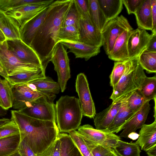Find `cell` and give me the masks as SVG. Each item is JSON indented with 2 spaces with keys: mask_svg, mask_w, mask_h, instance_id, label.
Returning <instances> with one entry per match:
<instances>
[{
  "mask_svg": "<svg viewBox=\"0 0 156 156\" xmlns=\"http://www.w3.org/2000/svg\"><path fill=\"white\" fill-rule=\"evenodd\" d=\"M72 0L54 1L51 7L36 34L30 47L38 56L41 68L45 70L57 43L59 30Z\"/></svg>",
  "mask_w": 156,
  "mask_h": 156,
  "instance_id": "6da1fadb",
  "label": "cell"
},
{
  "mask_svg": "<svg viewBox=\"0 0 156 156\" xmlns=\"http://www.w3.org/2000/svg\"><path fill=\"white\" fill-rule=\"evenodd\" d=\"M11 119L18 126L21 140L36 154L45 150L58 137L59 131L56 122L29 117L20 111H11Z\"/></svg>",
  "mask_w": 156,
  "mask_h": 156,
  "instance_id": "7a4b0ae2",
  "label": "cell"
},
{
  "mask_svg": "<svg viewBox=\"0 0 156 156\" xmlns=\"http://www.w3.org/2000/svg\"><path fill=\"white\" fill-rule=\"evenodd\" d=\"M56 120L60 133H69L80 126L83 113L78 98L61 96L55 105Z\"/></svg>",
  "mask_w": 156,
  "mask_h": 156,
  "instance_id": "3957f363",
  "label": "cell"
},
{
  "mask_svg": "<svg viewBox=\"0 0 156 156\" xmlns=\"http://www.w3.org/2000/svg\"><path fill=\"white\" fill-rule=\"evenodd\" d=\"M137 57L128 60L123 75L113 88L110 98L112 102L140 89L147 76L144 69L138 62Z\"/></svg>",
  "mask_w": 156,
  "mask_h": 156,
  "instance_id": "277c9868",
  "label": "cell"
},
{
  "mask_svg": "<svg viewBox=\"0 0 156 156\" xmlns=\"http://www.w3.org/2000/svg\"><path fill=\"white\" fill-rule=\"evenodd\" d=\"M77 131L87 144H93L114 148L120 136L105 130L94 129L90 125L80 126Z\"/></svg>",
  "mask_w": 156,
  "mask_h": 156,
  "instance_id": "5b68a950",
  "label": "cell"
},
{
  "mask_svg": "<svg viewBox=\"0 0 156 156\" xmlns=\"http://www.w3.org/2000/svg\"><path fill=\"white\" fill-rule=\"evenodd\" d=\"M50 61L53 64L54 70L58 76V83L62 92L66 89L67 82L70 78L69 60L67 52L62 44L60 42L55 45Z\"/></svg>",
  "mask_w": 156,
  "mask_h": 156,
  "instance_id": "8992f818",
  "label": "cell"
},
{
  "mask_svg": "<svg viewBox=\"0 0 156 156\" xmlns=\"http://www.w3.org/2000/svg\"><path fill=\"white\" fill-rule=\"evenodd\" d=\"M13 101L12 107L20 111L30 103L42 97H47L54 101L56 95L41 92L29 87L27 84L12 86Z\"/></svg>",
  "mask_w": 156,
  "mask_h": 156,
  "instance_id": "52a82bcc",
  "label": "cell"
},
{
  "mask_svg": "<svg viewBox=\"0 0 156 156\" xmlns=\"http://www.w3.org/2000/svg\"><path fill=\"white\" fill-rule=\"evenodd\" d=\"M131 28L127 19L122 15L108 21L101 32L102 46L107 55L118 37L124 31Z\"/></svg>",
  "mask_w": 156,
  "mask_h": 156,
  "instance_id": "ba28073f",
  "label": "cell"
},
{
  "mask_svg": "<svg viewBox=\"0 0 156 156\" xmlns=\"http://www.w3.org/2000/svg\"><path fill=\"white\" fill-rule=\"evenodd\" d=\"M0 63L8 76L21 73L37 70L41 67L23 62L12 54L8 49L6 41L0 43Z\"/></svg>",
  "mask_w": 156,
  "mask_h": 156,
  "instance_id": "9c48e42d",
  "label": "cell"
},
{
  "mask_svg": "<svg viewBox=\"0 0 156 156\" xmlns=\"http://www.w3.org/2000/svg\"><path fill=\"white\" fill-rule=\"evenodd\" d=\"M20 111L35 119L56 122L55 105L46 97L38 98Z\"/></svg>",
  "mask_w": 156,
  "mask_h": 156,
  "instance_id": "30bf717a",
  "label": "cell"
},
{
  "mask_svg": "<svg viewBox=\"0 0 156 156\" xmlns=\"http://www.w3.org/2000/svg\"><path fill=\"white\" fill-rule=\"evenodd\" d=\"M75 87L83 115L94 118L96 114L95 105L87 77L83 73H80L77 75Z\"/></svg>",
  "mask_w": 156,
  "mask_h": 156,
  "instance_id": "8fae6325",
  "label": "cell"
},
{
  "mask_svg": "<svg viewBox=\"0 0 156 156\" xmlns=\"http://www.w3.org/2000/svg\"><path fill=\"white\" fill-rule=\"evenodd\" d=\"M6 42L9 51L19 59L41 68V62L36 53L21 39L7 40Z\"/></svg>",
  "mask_w": 156,
  "mask_h": 156,
  "instance_id": "7c38bea8",
  "label": "cell"
},
{
  "mask_svg": "<svg viewBox=\"0 0 156 156\" xmlns=\"http://www.w3.org/2000/svg\"><path fill=\"white\" fill-rule=\"evenodd\" d=\"M78 32L79 42L93 46H102L101 33L93 25L90 18H80Z\"/></svg>",
  "mask_w": 156,
  "mask_h": 156,
  "instance_id": "4fadbf2b",
  "label": "cell"
},
{
  "mask_svg": "<svg viewBox=\"0 0 156 156\" xmlns=\"http://www.w3.org/2000/svg\"><path fill=\"white\" fill-rule=\"evenodd\" d=\"M52 3L20 27V39L30 46L36 34L51 9Z\"/></svg>",
  "mask_w": 156,
  "mask_h": 156,
  "instance_id": "5bb4252c",
  "label": "cell"
},
{
  "mask_svg": "<svg viewBox=\"0 0 156 156\" xmlns=\"http://www.w3.org/2000/svg\"><path fill=\"white\" fill-rule=\"evenodd\" d=\"M150 109L149 101H146L134 112L129 119L121 127L120 131L123 130L120 136L126 138L130 133L141 129L145 124Z\"/></svg>",
  "mask_w": 156,
  "mask_h": 156,
  "instance_id": "9a60e30c",
  "label": "cell"
},
{
  "mask_svg": "<svg viewBox=\"0 0 156 156\" xmlns=\"http://www.w3.org/2000/svg\"><path fill=\"white\" fill-rule=\"evenodd\" d=\"M150 35L144 29L138 27L131 32L127 42L129 59L137 57L145 48Z\"/></svg>",
  "mask_w": 156,
  "mask_h": 156,
  "instance_id": "2e32d148",
  "label": "cell"
},
{
  "mask_svg": "<svg viewBox=\"0 0 156 156\" xmlns=\"http://www.w3.org/2000/svg\"><path fill=\"white\" fill-rule=\"evenodd\" d=\"M125 96L120 99L112 102V104L107 108L96 114L94 118L96 129L103 130L108 128L119 110Z\"/></svg>",
  "mask_w": 156,
  "mask_h": 156,
  "instance_id": "e0dca14e",
  "label": "cell"
},
{
  "mask_svg": "<svg viewBox=\"0 0 156 156\" xmlns=\"http://www.w3.org/2000/svg\"><path fill=\"white\" fill-rule=\"evenodd\" d=\"M59 42L68 48L69 52L73 53L76 58H83L86 61L100 52L101 47L90 45L79 41H63Z\"/></svg>",
  "mask_w": 156,
  "mask_h": 156,
  "instance_id": "ac0fdd59",
  "label": "cell"
},
{
  "mask_svg": "<svg viewBox=\"0 0 156 156\" xmlns=\"http://www.w3.org/2000/svg\"><path fill=\"white\" fill-rule=\"evenodd\" d=\"M48 6L27 5L13 9L6 13L13 18L20 27Z\"/></svg>",
  "mask_w": 156,
  "mask_h": 156,
  "instance_id": "d6986e66",
  "label": "cell"
},
{
  "mask_svg": "<svg viewBox=\"0 0 156 156\" xmlns=\"http://www.w3.org/2000/svg\"><path fill=\"white\" fill-rule=\"evenodd\" d=\"M131 28L124 31L117 38L113 48L108 55V58L115 61H123L129 59L127 42Z\"/></svg>",
  "mask_w": 156,
  "mask_h": 156,
  "instance_id": "ffe728a7",
  "label": "cell"
},
{
  "mask_svg": "<svg viewBox=\"0 0 156 156\" xmlns=\"http://www.w3.org/2000/svg\"><path fill=\"white\" fill-rule=\"evenodd\" d=\"M132 92L125 96L121 107L113 120L108 128L105 130L113 133H118L120 132L121 127L135 112L130 110L127 105L128 98Z\"/></svg>",
  "mask_w": 156,
  "mask_h": 156,
  "instance_id": "44dd1931",
  "label": "cell"
},
{
  "mask_svg": "<svg viewBox=\"0 0 156 156\" xmlns=\"http://www.w3.org/2000/svg\"><path fill=\"white\" fill-rule=\"evenodd\" d=\"M141 150L146 151L156 145V119L152 123L145 124L140 131L137 140L136 142Z\"/></svg>",
  "mask_w": 156,
  "mask_h": 156,
  "instance_id": "7402d4cb",
  "label": "cell"
},
{
  "mask_svg": "<svg viewBox=\"0 0 156 156\" xmlns=\"http://www.w3.org/2000/svg\"><path fill=\"white\" fill-rule=\"evenodd\" d=\"M0 29L7 40L20 39V27L18 24L13 18L1 10Z\"/></svg>",
  "mask_w": 156,
  "mask_h": 156,
  "instance_id": "603a6c76",
  "label": "cell"
},
{
  "mask_svg": "<svg viewBox=\"0 0 156 156\" xmlns=\"http://www.w3.org/2000/svg\"><path fill=\"white\" fill-rule=\"evenodd\" d=\"M134 14L138 27L151 31L152 23L150 0H144Z\"/></svg>",
  "mask_w": 156,
  "mask_h": 156,
  "instance_id": "cb8c5ba5",
  "label": "cell"
},
{
  "mask_svg": "<svg viewBox=\"0 0 156 156\" xmlns=\"http://www.w3.org/2000/svg\"><path fill=\"white\" fill-rule=\"evenodd\" d=\"M45 73L42 68L37 70L21 73L17 75L9 76L7 80L12 85L27 84L34 81L45 78Z\"/></svg>",
  "mask_w": 156,
  "mask_h": 156,
  "instance_id": "d4e9b609",
  "label": "cell"
},
{
  "mask_svg": "<svg viewBox=\"0 0 156 156\" xmlns=\"http://www.w3.org/2000/svg\"><path fill=\"white\" fill-rule=\"evenodd\" d=\"M90 17L93 25L102 32L108 21L99 5L98 0H88Z\"/></svg>",
  "mask_w": 156,
  "mask_h": 156,
  "instance_id": "484cf974",
  "label": "cell"
},
{
  "mask_svg": "<svg viewBox=\"0 0 156 156\" xmlns=\"http://www.w3.org/2000/svg\"><path fill=\"white\" fill-rule=\"evenodd\" d=\"M108 21L118 16L123 8L122 0H98Z\"/></svg>",
  "mask_w": 156,
  "mask_h": 156,
  "instance_id": "4316f807",
  "label": "cell"
},
{
  "mask_svg": "<svg viewBox=\"0 0 156 156\" xmlns=\"http://www.w3.org/2000/svg\"><path fill=\"white\" fill-rule=\"evenodd\" d=\"M53 0H0V10L5 13L21 6L27 5L48 6Z\"/></svg>",
  "mask_w": 156,
  "mask_h": 156,
  "instance_id": "83f0119b",
  "label": "cell"
},
{
  "mask_svg": "<svg viewBox=\"0 0 156 156\" xmlns=\"http://www.w3.org/2000/svg\"><path fill=\"white\" fill-rule=\"evenodd\" d=\"M13 101L12 86L0 77V106L7 110L12 107Z\"/></svg>",
  "mask_w": 156,
  "mask_h": 156,
  "instance_id": "f1b7e54d",
  "label": "cell"
},
{
  "mask_svg": "<svg viewBox=\"0 0 156 156\" xmlns=\"http://www.w3.org/2000/svg\"><path fill=\"white\" fill-rule=\"evenodd\" d=\"M21 140L20 133L0 138V156H7L17 151Z\"/></svg>",
  "mask_w": 156,
  "mask_h": 156,
  "instance_id": "f546056e",
  "label": "cell"
},
{
  "mask_svg": "<svg viewBox=\"0 0 156 156\" xmlns=\"http://www.w3.org/2000/svg\"><path fill=\"white\" fill-rule=\"evenodd\" d=\"M61 141L60 156H82L68 134L60 133Z\"/></svg>",
  "mask_w": 156,
  "mask_h": 156,
  "instance_id": "4dcf8cb0",
  "label": "cell"
},
{
  "mask_svg": "<svg viewBox=\"0 0 156 156\" xmlns=\"http://www.w3.org/2000/svg\"><path fill=\"white\" fill-rule=\"evenodd\" d=\"M30 83L33 84L37 90L48 94L55 95L58 94L60 90L58 83L55 82L51 77L48 76H46L45 78L36 80Z\"/></svg>",
  "mask_w": 156,
  "mask_h": 156,
  "instance_id": "1f68e13d",
  "label": "cell"
},
{
  "mask_svg": "<svg viewBox=\"0 0 156 156\" xmlns=\"http://www.w3.org/2000/svg\"><path fill=\"white\" fill-rule=\"evenodd\" d=\"M139 63L148 73L156 72V52L147 50L145 48L137 57Z\"/></svg>",
  "mask_w": 156,
  "mask_h": 156,
  "instance_id": "d6a6232c",
  "label": "cell"
},
{
  "mask_svg": "<svg viewBox=\"0 0 156 156\" xmlns=\"http://www.w3.org/2000/svg\"><path fill=\"white\" fill-rule=\"evenodd\" d=\"M119 156H140V147L136 142L128 143L119 140L113 149Z\"/></svg>",
  "mask_w": 156,
  "mask_h": 156,
  "instance_id": "836d02e7",
  "label": "cell"
},
{
  "mask_svg": "<svg viewBox=\"0 0 156 156\" xmlns=\"http://www.w3.org/2000/svg\"><path fill=\"white\" fill-rule=\"evenodd\" d=\"M146 101L154 100L156 98V76H146L140 89Z\"/></svg>",
  "mask_w": 156,
  "mask_h": 156,
  "instance_id": "e575fe53",
  "label": "cell"
},
{
  "mask_svg": "<svg viewBox=\"0 0 156 156\" xmlns=\"http://www.w3.org/2000/svg\"><path fill=\"white\" fill-rule=\"evenodd\" d=\"M80 16L75 0H72L62 24L61 27L72 26L79 29Z\"/></svg>",
  "mask_w": 156,
  "mask_h": 156,
  "instance_id": "d590c367",
  "label": "cell"
},
{
  "mask_svg": "<svg viewBox=\"0 0 156 156\" xmlns=\"http://www.w3.org/2000/svg\"><path fill=\"white\" fill-rule=\"evenodd\" d=\"M63 41H79L78 30L72 26L61 27L59 31L57 43Z\"/></svg>",
  "mask_w": 156,
  "mask_h": 156,
  "instance_id": "8d00e7d4",
  "label": "cell"
},
{
  "mask_svg": "<svg viewBox=\"0 0 156 156\" xmlns=\"http://www.w3.org/2000/svg\"><path fill=\"white\" fill-rule=\"evenodd\" d=\"M128 60L115 61L114 62L112 71L109 76L110 85L113 88L118 83L123 75Z\"/></svg>",
  "mask_w": 156,
  "mask_h": 156,
  "instance_id": "74e56055",
  "label": "cell"
},
{
  "mask_svg": "<svg viewBox=\"0 0 156 156\" xmlns=\"http://www.w3.org/2000/svg\"><path fill=\"white\" fill-rule=\"evenodd\" d=\"M146 101L140 89H138L132 92L128 98L127 103L129 109L134 112Z\"/></svg>",
  "mask_w": 156,
  "mask_h": 156,
  "instance_id": "f35d334b",
  "label": "cell"
},
{
  "mask_svg": "<svg viewBox=\"0 0 156 156\" xmlns=\"http://www.w3.org/2000/svg\"><path fill=\"white\" fill-rule=\"evenodd\" d=\"M68 133L82 156H93L90 149L77 130L73 131Z\"/></svg>",
  "mask_w": 156,
  "mask_h": 156,
  "instance_id": "ab89813d",
  "label": "cell"
},
{
  "mask_svg": "<svg viewBox=\"0 0 156 156\" xmlns=\"http://www.w3.org/2000/svg\"><path fill=\"white\" fill-rule=\"evenodd\" d=\"M20 133V131L18 126L11 119L0 127V138Z\"/></svg>",
  "mask_w": 156,
  "mask_h": 156,
  "instance_id": "60d3db41",
  "label": "cell"
},
{
  "mask_svg": "<svg viewBox=\"0 0 156 156\" xmlns=\"http://www.w3.org/2000/svg\"><path fill=\"white\" fill-rule=\"evenodd\" d=\"M61 141L58 137L45 150L36 156H60Z\"/></svg>",
  "mask_w": 156,
  "mask_h": 156,
  "instance_id": "b9f144b4",
  "label": "cell"
},
{
  "mask_svg": "<svg viewBox=\"0 0 156 156\" xmlns=\"http://www.w3.org/2000/svg\"><path fill=\"white\" fill-rule=\"evenodd\" d=\"M93 156H111L112 148L102 146L86 144Z\"/></svg>",
  "mask_w": 156,
  "mask_h": 156,
  "instance_id": "7bdbcfd3",
  "label": "cell"
},
{
  "mask_svg": "<svg viewBox=\"0 0 156 156\" xmlns=\"http://www.w3.org/2000/svg\"><path fill=\"white\" fill-rule=\"evenodd\" d=\"M80 18H90L88 0H75Z\"/></svg>",
  "mask_w": 156,
  "mask_h": 156,
  "instance_id": "ee69618b",
  "label": "cell"
},
{
  "mask_svg": "<svg viewBox=\"0 0 156 156\" xmlns=\"http://www.w3.org/2000/svg\"><path fill=\"white\" fill-rule=\"evenodd\" d=\"M144 0H122L129 14H134L138 9Z\"/></svg>",
  "mask_w": 156,
  "mask_h": 156,
  "instance_id": "f6af8a7d",
  "label": "cell"
},
{
  "mask_svg": "<svg viewBox=\"0 0 156 156\" xmlns=\"http://www.w3.org/2000/svg\"><path fill=\"white\" fill-rule=\"evenodd\" d=\"M17 151L21 156H36L30 148L21 140L18 146Z\"/></svg>",
  "mask_w": 156,
  "mask_h": 156,
  "instance_id": "bcb514c9",
  "label": "cell"
},
{
  "mask_svg": "<svg viewBox=\"0 0 156 156\" xmlns=\"http://www.w3.org/2000/svg\"><path fill=\"white\" fill-rule=\"evenodd\" d=\"M152 23V33H156V0H150Z\"/></svg>",
  "mask_w": 156,
  "mask_h": 156,
  "instance_id": "7dc6e473",
  "label": "cell"
},
{
  "mask_svg": "<svg viewBox=\"0 0 156 156\" xmlns=\"http://www.w3.org/2000/svg\"><path fill=\"white\" fill-rule=\"evenodd\" d=\"M145 49L148 51L156 52V33H152Z\"/></svg>",
  "mask_w": 156,
  "mask_h": 156,
  "instance_id": "c3c4849f",
  "label": "cell"
},
{
  "mask_svg": "<svg viewBox=\"0 0 156 156\" xmlns=\"http://www.w3.org/2000/svg\"><path fill=\"white\" fill-rule=\"evenodd\" d=\"M148 156H156V145L146 151Z\"/></svg>",
  "mask_w": 156,
  "mask_h": 156,
  "instance_id": "681fc988",
  "label": "cell"
},
{
  "mask_svg": "<svg viewBox=\"0 0 156 156\" xmlns=\"http://www.w3.org/2000/svg\"><path fill=\"white\" fill-rule=\"evenodd\" d=\"M0 76L3 77L4 79L6 80L7 79L9 76L5 70L0 63Z\"/></svg>",
  "mask_w": 156,
  "mask_h": 156,
  "instance_id": "f907efd6",
  "label": "cell"
},
{
  "mask_svg": "<svg viewBox=\"0 0 156 156\" xmlns=\"http://www.w3.org/2000/svg\"><path fill=\"white\" fill-rule=\"evenodd\" d=\"M7 110L4 109L0 106V117L5 116L7 115Z\"/></svg>",
  "mask_w": 156,
  "mask_h": 156,
  "instance_id": "816d5d0a",
  "label": "cell"
},
{
  "mask_svg": "<svg viewBox=\"0 0 156 156\" xmlns=\"http://www.w3.org/2000/svg\"><path fill=\"white\" fill-rule=\"evenodd\" d=\"M7 40L4 34L0 29V43L3 42Z\"/></svg>",
  "mask_w": 156,
  "mask_h": 156,
  "instance_id": "f5cc1de1",
  "label": "cell"
},
{
  "mask_svg": "<svg viewBox=\"0 0 156 156\" xmlns=\"http://www.w3.org/2000/svg\"><path fill=\"white\" fill-rule=\"evenodd\" d=\"M10 119L7 118H3L0 119V127L10 120Z\"/></svg>",
  "mask_w": 156,
  "mask_h": 156,
  "instance_id": "db71d44e",
  "label": "cell"
},
{
  "mask_svg": "<svg viewBox=\"0 0 156 156\" xmlns=\"http://www.w3.org/2000/svg\"><path fill=\"white\" fill-rule=\"evenodd\" d=\"M7 156H21L19 152L17 150L12 154Z\"/></svg>",
  "mask_w": 156,
  "mask_h": 156,
  "instance_id": "11a10c76",
  "label": "cell"
},
{
  "mask_svg": "<svg viewBox=\"0 0 156 156\" xmlns=\"http://www.w3.org/2000/svg\"><path fill=\"white\" fill-rule=\"evenodd\" d=\"M111 156H119L115 152V150L112 148V154Z\"/></svg>",
  "mask_w": 156,
  "mask_h": 156,
  "instance_id": "9f6ffc18",
  "label": "cell"
},
{
  "mask_svg": "<svg viewBox=\"0 0 156 156\" xmlns=\"http://www.w3.org/2000/svg\"></svg>",
  "mask_w": 156,
  "mask_h": 156,
  "instance_id": "6f0895ef",
  "label": "cell"
}]
</instances>
